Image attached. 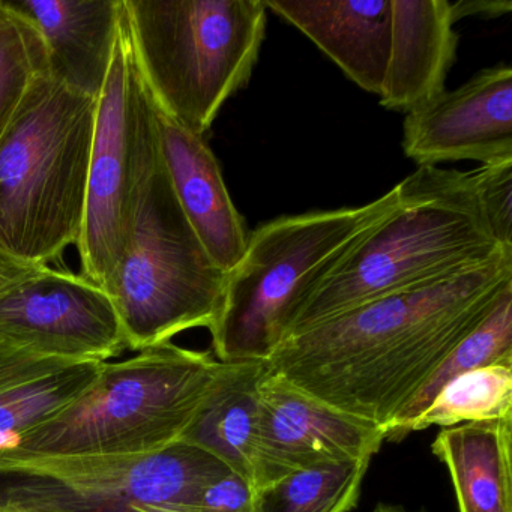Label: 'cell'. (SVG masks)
I'll use <instances>...</instances> for the list:
<instances>
[{
    "instance_id": "44dd1931",
    "label": "cell",
    "mask_w": 512,
    "mask_h": 512,
    "mask_svg": "<svg viewBox=\"0 0 512 512\" xmlns=\"http://www.w3.org/2000/svg\"><path fill=\"white\" fill-rule=\"evenodd\" d=\"M103 364L73 365L32 382L0 389V452L10 449L20 434L79 400L94 385Z\"/></svg>"
},
{
    "instance_id": "4316f807",
    "label": "cell",
    "mask_w": 512,
    "mask_h": 512,
    "mask_svg": "<svg viewBox=\"0 0 512 512\" xmlns=\"http://www.w3.org/2000/svg\"><path fill=\"white\" fill-rule=\"evenodd\" d=\"M452 16H454L455 23L463 17L478 16L500 17L503 14L511 13L512 4L509 0H460L452 4Z\"/></svg>"
},
{
    "instance_id": "52a82bcc",
    "label": "cell",
    "mask_w": 512,
    "mask_h": 512,
    "mask_svg": "<svg viewBox=\"0 0 512 512\" xmlns=\"http://www.w3.org/2000/svg\"><path fill=\"white\" fill-rule=\"evenodd\" d=\"M227 274L185 218L164 163L146 188L130 244L107 295L133 352L172 343L190 329H214Z\"/></svg>"
},
{
    "instance_id": "7402d4cb",
    "label": "cell",
    "mask_w": 512,
    "mask_h": 512,
    "mask_svg": "<svg viewBox=\"0 0 512 512\" xmlns=\"http://www.w3.org/2000/svg\"><path fill=\"white\" fill-rule=\"evenodd\" d=\"M371 458L290 473L260 491L262 512H350L358 505Z\"/></svg>"
},
{
    "instance_id": "ac0fdd59",
    "label": "cell",
    "mask_w": 512,
    "mask_h": 512,
    "mask_svg": "<svg viewBox=\"0 0 512 512\" xmlns=\"http://www.w3.org/2000/svg\"><path fill=\"white\" fill-rule=\"evenodd\" d=\"M265 362H233L211 400L179 442L220 460L259 491V398Z\"/></svg>"
},
{
    "instance_id": "9a60e30c",
    "label": "cell",
    "mask_w": 512,
    "mask_h": 512,
    "mask_svg": "<svg viewBox=\"0 0 512 512\" xmlns=\"http://www.w3.org/2000/svg\"><path fill=\"white\" fill-rule=\"evenodd\" d=\"M8 4L40 32L49 76L98 100L115 52L121 0H8Z\"/></svg>"
},
{
    "instance_id": "ffe728a7",
    "label": "cell",
    "mask_w": 512,
    "mask_h": 512,
    "mask_svg": "<svg viewBox=\"0 0 512 512\" xmlns=\"http://www.w3.org/2000/svg\"><path fill=\"white\" fill-rule=\"evenodd\" d=\"M512 419V364L467 371L446 383L406 434L431 427Z\"/></svg>"
},
{
    "instance_id": "7c38bea8",
    "label": "cell",
    "mask_w": 512,
    "mask_h": 512,
    "mask_svg": "<svg viewBox=\"0 0 512 512\" xmlns=\"http://www.w3.org/2000/svg\"><path fill=\"white\" fill-rule=\"evenodd\" d=\"M404 154L419 166L512 160V70L499 64L479 71L455 91L407 113Z\"/></svg>"
},
{
    "instance_id": "d4e9b609",
    "label": "cell",
    "mask_w": 512,
    "mask_h": 512,
    "mask_svg": "<svg viewBox=\"0 0 512 512\" xmlns=\"http://www.w3.org/2000/svg\"><path fill=\"white\" fill-rule=\"evenodd\" d=\"M46 268L47 266L19 259L0 245V296Z\"/></svg>"
},
{
    "instance_id": "3957f363",
    "label": "cell",
    "mask_w": 512,
    "mask_h": 512,
    "mask_svg": "<svg viewBox=\"0 0 512 512\" xmlns=\"http://www.w3.org/2000/svg\"><path fill=\"white\" fill-rule=\"evenodd\" d=\"M173 343L106 362L70 406L17 437L2 457H127L178 443L232 370Z\"/></svg>"
},
{
    "instance_id": "603a6c76",
    "label": "cell",
    "mask_w": 512,
    "mask_h": 512,
    "mask_svg": "<svg viewBox=\"0 0 512 512\" xmlns=\"http://www.w3.org/2000/svg\"><path fill=\"white\" fill-rule=\"evenodd\" d=\"M49 71L46 46L34 25L0 0V136L32 83Z\"/></svg>"
},
{
    "instance_id": "9c48e42d",
    "label": "cell",
    "mask_w": 512,
    "mask_h": 512,
    "mask_svg": "<svg viewBox=\"0 0 512 512\" xmlns=\"http://www.w3.org/2000/svg\"><path fill=\"white\" fill-rule=\"evenodd\" d=\"M229 472L220 460L184 442L127 457L0 455V479L20 482L0 490V497H41L91 511H124L131 505L191 502Z\"/></svg>"
},
{
    "instance_id": "7a4b0ae2",
    "label": "cell",
    "mask_w": 512,
    "mask_h": 512,
    "mask_svg": "<svg viewBox=\"0 0 512 512\" xmlns=\"http://www.w3.org/2000/svg\"><path fill=\"white\" fill-rule=\"evenodd\" d=\"M397 188V208L295 308L283 340L512 253L497 244L485 221L472 172L419 166Z\"/></svg>"
},
{
    "instance_id": "4fadbf2b",
    "label": "cell",
    "mask_w": 512,
    "mask_h": 512,
    "mask_svg": "<svg viewBox=\"0 0 512 512\" xmlns=\"http://www.w3.org/2000/svg\"><path fill=\"white\" fill-rule=\"evenodd\" d=\"M158 131L164 167L179 206L206 253L229 274L244 256L250 232L230 199L220 164L202 136L160 110Z\"/></svg>"
},
{
    "instance_id": "8992f818",
    "label": "cell",
    "mask_w": 512,
    "mask_h": 512,
    "mask_svg": "<svg viewBox=\"0 0 512 512\" xmlns=\"http://www.w3.org/2000/svg\"><path fill=\"white\" fill-rule=\"evenodd\" d=\"M124 7L158 110L205 136L250 82L265 40V0H124Z\"/></svg>"
},
{
    "instance_id": "5bb4252c",
    "label": "cell",
    "mask_w": 512,
    "mask_h": 512,
    "mask_svg": "<svg viewBox=\"0 0 512 512\" xmlns=\"http://www.w3.org/2000/svg\"><path fill=\"white\" fill-rule=\"evenodd\" d=\"M353 83L380 97L391 53V0H265Z\"/></svg>"
},
{
    "instance_id": "484cf974",
    "label": "cell",
    "mask_w": 512,
    "mask_h": 512,
    "mask_svg": "<svg viewBox=\"0 0 512 512\" xmlns=\"http://www.w3.org/2000/svg\"><path fill=\"white\" fill-rule=\"evenodd\" d=\"M0 512H97L41 497H0Z\"/></svg>"
},
{
    "instance_id": "e0dca14e",
    "label": "cell",
    "mask_w": 512,
    "mask_h": 512,
    "mask_svg": "<svg viewBox=\"0 0 512 512\" xmlns=\"http://www.w3.org/2000/svg\"><path fill=\"white\" fill-rule=\"evenodd\" d=\"M431 451L448 469L458 512H512V419L440 428Z\"/></svg>"
},
{
    "instance_id": "2e32d148",
    "label": "cell",
    "mask_w": 512,
    "mask_h": 512,
    "mask_svg": "<svg viewBox=\"0 0 512 512\" xmlns=\"http://www.w3.org/2000/svg\"><path fill=\"white\" fill-rule=\"evenodd\" d=\"M449 0H391V53L380 104L410 113L445 92L457 58Z\"/></svg>"
},
{
    "instance_id": "8fae6325",
    "label": "cell",
    "mask_w": 512,
    "mask_h": 512,
    "mask_svg": "<svg viewBox=\"0 0 512 512\" xmlns=\"http://www.w3.org/2000/svg\"><path fill=\"white\" fill-rule=\"evenodd\" d=\"M257 398L259 493L298 470L373 460L385 442L382 428L305 394L268 368Z\"/></svg>"
},
{
    "instance_id": "30bf717a",
    "label": "cell",
    "mask_w": 512,
    "mask_h": 512,
    "mask_svg": "<svg viewBox=\"0 0 512 512\" xmlns=\"http://www.w3.org/2000/svg\"><path fill=\"white\" fill-rule=\"evenodd\" d=\"M124 350V332L112 299L82 275L47 266L0 296L2 355L103 364Z\"/></svg>"
},
{
    "instance_id": "d6986e66",
    "label": "cell",
    "mask_w": 512,
    "mask_h": 512,
    "mask_svg": "<svg viewBox=\"0 0 512 512\" xmlns=\"http://www.w3.org/2000/svg\"><path fill=\"white\" fill-rule=\"evenodd\" d=\"M496 364H512V287L502 293L488 316L452 349L418 394L385 428V442L406 439L409 425L430 406L446 383L467 371Z\"/></svg>"
},
{
    "instance_id": "cb8c5ba5",
    "label": "cell",
    "mask_w": 512,
    "mask_h": 512,
    "mask_svg": "<svg viewBox=\"0 0 512 512\" xmlns=\"http://www.w3.org/2000/svg\"><path fill=\"white\" fill-rule=\"evenodd\" d=\"M473 185L497 244L512 250V160L473 170Z\"/></svg>"
},
{
    "instance_id": "6da1fadb",
    "label": "cell",
    "mask_w": 512,
    "mask_h": 512,
    "mask_svg": "<svg viewBox=\"0 0 512 512\" xmlns=\"http://www.w3.org/2000/svg\"><path fill=\"white\" fill-rule=\"evenodd\" d=\"M512 287V253L287 337L265 362L305 394L385 428Z\"/></svg>"
},
{
    "instance_id": "5b68a950",
    "label": "cell",
    "mask_w": 512,
    "mask_h": 512,
    "mask_svg": "<svg viewBox=\"0 0 512 512\" xmlns=\"http://www.w3.org/2000/svg\"><path fill=\"white\" fill-rule=\"evenodd\" d=\"M398 205V188L358 208L286 215L260 224L227 274L223 308L211 334L223 362H266L287 320Z\"/></svg>"
},
{
    "instance_id": "277c9868",
    "label": "cell",
    "mask_w": 512,
    "mask_h": 512,
    "mask_svg": "<svg viewBox=\"0 0 512 512\" xmlns=\"http://www.w3.org/2000/svg\"><path fill=\"white\" fill-rule=\"evenodd\" d=\"M98 100L41 74L0 136V245L49 266L79 244Z\"/></svg>"
},
{
    "instance_id": "83f0119b",
    "label": "cell",
    "mask_w": 512,
    "mask_h": 512,
    "mask_svg": "<svg viewBox=\"0 0 512 512\" xmlns=\"http://www.w3.org/2000/svg\"><path fill=\"white\" fill-rule=\"evenodd\" d=\"M373 512H421V511H407L406 508L400 505H391V503H377L374 506Z\"/></svg>"
},
{
    "instance_id": "ba28073f",
    "label": "cell",
    "mask_w": 512,
    "mask_h": 512,
    "mask_svg": "<svg viewBox=\"0 0 512 512\" xmlns=\"http://www.w3.org/2000/svg\"><path fill=\"white\" fill-rule=\"evenodd\" d=\"M161 163L157 104L137 64L121 0L112 65L98 97L85 223L76 245L80 275L106 293Z\"/></svg>"
}]
</instances>
